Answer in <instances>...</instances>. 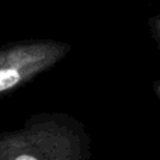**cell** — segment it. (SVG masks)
<instances>
[{"mask_svg": "<svg viewBox=\"0 0 160 160\" xmlns=\"http://www.w3.org/2000/svg\"><path fill=\"white\" fill-rule=\"evenodd\" d=\"M152 90H153V93H155V96L160 100V80H156V82L153 83Z\"/></svg>", "mask_w": 160, "mask_h": 160, "instance_id": "4", "label": "cell"}, {"mask_svg": "<svg viewBox=\"0 0 160 160\" xmlns=\"http://www.w3.org/2000/svg\"><path fill=\"white\" fill-rule=\"evenodd\" d=\"M148 27H149L150 37L156 42V47L160 52V11L148 20Z\"/></svg>", "mask_w": 160, "mask_h": 160, "instance_id": "3", "label": "cell"}, {"mask_svg": "<svg viewBox=\"0 0 160 160\" xmlns=\"http://www.w3.org/2000/svg\"><path fill=\"white\" fill-rule=\"evenodd\" d=\"M87 128L68 112H38L21 128L0 133V160H88Z\"/></svg>", "mask_w": 160, "mask_h": 160, "instance_id": "1", "label": "cell"}, {"mask_svg": "<svg viewBox=\"0 0 160 160\" xmlns=\"http://www.w3.org/2000/svg\"><path fill=\"white\" fill-rule=\"evenodd\" d=\"M72 51V45L51 38H31L0 47V97L14 93L51 70Z\"/></svg>", "mask_w": 160, "mask_h": 160, "instance_id": "2", "label": "cell"}]
</instances>
